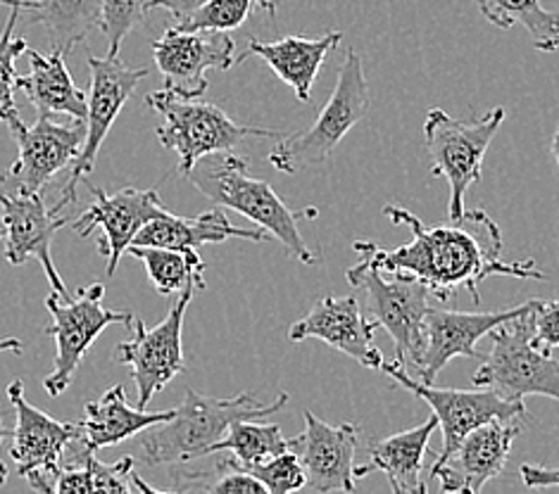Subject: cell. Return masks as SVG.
Here are the masks:
<instances>
[{"label": "cell", "instance_id": "25", "mask_svg": "<svg viewBox=\"0 0 559 494\" xmlns=\"http://www.w3.org/2000/svg\"><path fill=\"white\" fill-rule=\"evenodd\" d=\"M171 411H145L127 402L122 385L110 387L103 397L93 399L84 407V419L79 423L82 443L88 451L115 447L124 439L143 433L155 423H163Z\"/></svg>", "mask_w": 559, "mask_h": 494}, {"label": "cell", "instance_id": "40", "mask_svg": "<svg viewBox=\"0 0 559 494\" xmlns=\"http://www.w3.org/2000/svg\"><path fill=\"white\" fill-rule=\"evenodd\" d=\"M10 433H12V431L3 423V413H0V445H3L5 437H10ZM5 480H8V469H5L3 459H0V485H5Z\"/></svg>", "mask_w": 559, "mask_h": 494}, {"label": "cell", "instance_id": "29", "mask_svg": "<svg viewBox=\"0 0 559 494\" xmlns=\"http://www.w3.org/2000/svg\"><path fill=\"white\" fill-rule=\"evenodd\" d=\"M474 3L498 29L522 24L536 50H559V10H545L540 0H474Z\"/></svg>", "mask_w": 559, "mask_h": 494}, {"label": "cell", "instance_id": "24", "mask_svg": "<svg viewBox=\"0 0 559 494\" xmlns=\"http://www.w3.org/2000/svg\"><path fill=\"white\" fill-rule=\"evenodd\" d=\"M436 429L438 421L431 417L417 429L379 439L377 445H371V461L355 466V478H367L369 473L381 471L389 478L395 494H426L429 483L424 480V461Z\"/></svg>", "mask_w": 559, "mask_h": 494}, {"label": "cell", "instance_id": "15", "mask_svg": "<svg viewBox=\"0 0 559 494\" xmlns=\"http://www.w3.org/2000/svg\"><path fill=\"white\" fill-rule=\"evenodd\" d=\"M0 207H3V257L12 266H22L26 260H36L44 266L48 284L62 300H72L68 286L52 262V238L68 224L56 205L48 207L44 195L3 193L0 191Z\"/></svg>", "mask_w": 559, "mask_h": 494}, {"label": "cell", "instance_id": "20", "mask_svg": "<svg viewBox=\"0 0 559 494\" xmlns=\"http://www.w3.org/2000/svg\"><path fill=\"white\" fill-rule=\"evenodd\" d=\"M359 425H331L305 411V431L288 439V449L298 454L305 478L312 492H353L355 490V451Z\"/></svg>", "mask_w": 559, "mask_h": 494}, {"label": "cell", "instance_id": "3", "mask_svg": "<svg viewBox=\"0 0 559 494\" xmlns=\"http://www.w3.org/2000/svg\"><path fill=\"white\" fill-rule=\"evenodd\" d=\"M288 405V395L278 393L272 402H260L258 393H241L231 399L207 397L186 390L183 402L171 409V417L143 431L141 461L148 466L189 463L210 457L212 447L226 435L234 423L246 419H267Z\"/></svg>", "mask_w": 559, "mask_h": 494}, {"label": "cell", "instance_id": "22", "mask_svg": "<svg viewBox=\"0 0 559 494\" xmlns=\"http://www.w3.org/2000/svg\"><path fill=\"white\" fill-rule=\"evenodd\" d=\"M343 34L331 32L324 36H286L278 41H260V38H250L248 48L236 62H243L246 58L255 56L272 67V72L282 79L296 98L302 103H310L312 88L322 70L329 52H334L341 44Z\"/></svg>", "mask_w": 559, "mask_h": 494}, {"label": "cell", "instance_id": "14", "mask_svg": "<svg viewBox=\"0 0 559 494\" xmlns=\"http://www.w3.org/2000/svg\"><path fill=\"white\" fill-rule=\"evenodd\" d=\"M8 399L15 407V431L10 433V457L20 469V475L29 480L36 492L56 494V480L64 451L74 439H82L79 423H64L48 417L46 411L29 405L24 397V381H12Z\"/></svg>", "mask_w": 559, "mask_h": 494}, {"label": "cell", "instance_id": "41", "mask_svg": "<svg viewBox=\"0 0 559 494\" xmlns=\"http://www.w3.org/2000/svg\"><path fill=\"white\" fill-rule=\"evenodd\" d=\"M22 350H24V342L20 338H3V340H0V354H5V352L20 354Z\"/></svg>", "mask_w": 559, "mask_h": 494}, {"label": "cell", "instance_id": "28", "mask_svg": "<svg viewBox=\"0 0 559 494\" xmlns=\"http://www.w3.org/2000/svg\"><path fill=\"white\" fill-rule=\"evenodd\" d=\"M127 255L136 257L145 266L159 296H179L186 288L205 290V262L198 250L129 245Z\"/></svg>", "mask_w": 559, "mask_h": 494}, {"label": "cell", "instance_id": "34", "mask_svg": "<svg viewBox=\"0 0 559 494\" xmlns=\"http://www.w3.org/2000/svg\"><path fill=\"white\" fill-rule=\"evenodd\" d=\"M246 471L260 480L264 490H267V494L300 492V490H305V483H308L298 454L290 449L276 454V457H272L267 461L248 466Z\"/></svg>", "mask_w": 559, "mask_h": 494}, {"label": "cell", "instance_id": "8", "mask_svg": "<svg viewBox=\"0 0 559 494\" xmlns=\"http://www.w3.org/2000/svg\"><path fill=\"white\" fill-rule=\"evenodd\" d=\"M350 286L367 292V312L395 342V362L417 371L424 352V322L429 314V288L407 274H383L367 260L345 272Z\"/></svg>", "mask_w": 559, "mask_h": 494}, {"label": "cell", "instance_id": "18", "mask_svg": "<svg viewBox=\"0 0 559 494\" xmlns=\"http://www.w3.org/2000/svg\"><path fill=\"white\" fill-rule=\"evenodd\" d=\"M534 302L536 300H528L498 312H457L445 310V306H429L424 322V352L417 366L419 381L436 383L438 373L455 357H469L481 362L484 352L476 350V342L496 326L524 314Z\"/></svg>", "mask_w": 559, "mask_h": 494}, {"label": "cell", "instance_id": "4", "mask_svg": "<svg viewBox=\"0 0 559 494\" xmlns=\"http://www.w3.org/2000/svg\"><path fill=\"white\" fill-rule=\"evenodd\" d=\"M488 333L490 352L472 376L474 387H490L508 399L543 395L559 402V357L536 338V306Z\"/></svg>", "mask_w": 559, "mask_h": 494}, {"label": "cell", "instance_id": "36", "mask_svg": "<svg viewBox=\"0 0 559 494\" xmlns=\"http://www.w3.org/2000/svg\"><path fill=\"white\" fill-rule=\"evenodd\" d=\"M56 494H93V478L84 457L79 463L60 466L58 480H56Z\"/></svg>", "mask_w": 559, "mask_h": 494}, {"label": "cell", "instance_id": "44", "mask_svg": "<svg viewBox=\"0 0 559 494\" xmlns=\"http://www.w3.org/2000/svg\"><path fill=\"white\" fill-rule=\"evenodd\" d=\"M550 150H552V157H555V162H557V167H559V122H557V129H555V133H552Z\"/></svg>", "mask_w": 559, "mask_h": 494}, {"label": "cell", "instance_id": "26", "mask_svg": "<svg viewBox=\"0 0 559 494\" xmlns=\"http://www.w3.org/2000/svg\"><path fill=\"white\" fill-rule=\"evenodd\" d=\"M26 58H29L32 72L17 79V88L26 93L36 115H68L86 122V93L74 84L62 52L52 50L50 56H44L38 50H26Z\"/></svg>", "mask_w": 559, "mask_h": 494}, {"label": "cell", "instance_id": "1", "mask_svg": "<svg viewBox=\"0 0 559 494\" xmlns=\"http://www.w3.org/2000/svg\"><path fill=\"white\" fill-rule=\"evenodd\" d=\"M383 217L395 226H407L412 243L381 248L371 240H355L353 248L383 274H407L419 278L438 302H448L460 288H467L478 304V284L488 276H514L545 280L534 260L504 262L502 233L484 209L464 212L450 224L426 226L417 215L397 205H383Z\"/></svg>", "mask_w": 559, "mask_h": 494}, {"label": "cell", "instance_id": "23", "mask_svg": "<svg viewBox=\"0 0 559 494\" xmlns=\"http://www.w3.org/2000/svg\"><path fill=\"white\" fill-rule=\"evenodd\" d=\"M229 238H243L252 243H267L272 236L262 229H238L222 207L203 212L198 217H179L171 215L169 209L159 212L134 238L131 245H153V248H169V250H198L203 245H217Z\"/></svg>", "mask_w": 559, "mask_h": 494}, {"label": "cell", "instance_id": "37", "mask_svg": "<svg viewBox=\"0 0 559 494\" xmlns=\"http://www.w3.org/2000/svg\"><path fill=\"white\" fill-rule=\"evenodd\" d=\"M536 338L540 345L559 350V300L545 302L536 306Z\"/></svg>", "mask_w": 559, "mask_h": 494}, {"label": "cell", "instance_id": "43", "mask_svg": "<svg viewBox=\"0 0 559 494\" xmlns=\"http://www.w3.org/2000/svg\"><path fill=\"white\" fill-rule=\"evenodd\" d=\"M282 0H255V5H260L264 12H270V15L274 17L276 15V8Z\"/></svg>", "mask_w": 559, "mask_h": 494}, {"label": "cell", "instance_id": "5", "mask_svg": "<svg viewBox=\"0 0 559 494\" xmlns=\"http://www.w3.org/2000/svg\"><path fill=\"white\" fill-rule=\"evenodd\" d=\"M145 103L163 115L165 122L157 126V141L177 155L183 177L198 159L234 150L246 138H272L276 133L272 129L238 124L217 105L205 103L203 96H186L169 86L151 93Z\"/></svg>", "mask_w": 559, "mask_h": 494}, {"label": "cell", "instance_id": "9", "mask_svg": "<svg viewBox=\"0 0 559 494\" xmlns=\"http://www.w3.org/2000/svg\"><path fill=\"white\" fill-rule=\"evenodd\" d=\"M381 371L389 373L395 385L405 387L412 395L424 399L431 407L438 421V429L443 431V449L436 454L433 463H441L448 454H452L467 433L488 421H512L528 419L524 399H508L498 395L490 387H474V390H457V387H436L433 383H421L409 376V371L401 362H385Z\"/></svg>", "mask_w": 559, "mask_h": 494}, {"label": "cell", "instance_id": "39", "mask_svg": "<svg viewBox=\"0 0 559 494\" xmlns=\"http://www.w3.org/2000/svg\"><path fill=\"white\" fill-rule=\"evenodd\" d=\"M203 3H207V0H151V8H163L167 12H171V17H175L177 22L186 20L191 15L193 10L201 8Z\"/></svg>", "mask_w": 559, "mask_h": 494}, {"label": "cell", "instance_id": "27", "mask_svg": "<svg viewBox=\"0 0 559 494\" xmlns=\"http://www.w3.org/2000/svg\"><path fill=\"white\" fill-rule=\"evenodd\" d=\"M29 22L46 26L52 50L64 58L88 38L93 29H100V0H34Z\"/></svg>", "mask_w": 559, "mask_h": 494}, {"label": "cell", "instance_id": "10", "mask_svg": "<svg viewBox=\"0 0 559 494\" xmlns=\"http://www.w3.org/2000/svg\"><path fill=\"white\" fill-rule=\"evenodd\" d=\"M103 298V284L82 288L72 300H62L56 290L46 298V310L52 316V326H48L46 333L56 338V362H52V373L44 381L50 397H60L68 390L79 364L105 328L110 324H124L129 328L134 322L131 312L105 310Z\"/></svg>", "mask_w": 559, "mask_h": 494}, {"label": "cell", "instance_id": "19", "mask_svg": "<svg viewBox=\"0 0 559 494\" xmlns=\"http://www.w3.org/2000/svg\"><path fill=\"white\" fill-rule=\"evenodd\" d=\"M519 433L522 419L478 425L441 463L431 466V478L441 483V492H481L486 483L504 471Z\"/></svg>", "mask_w": 559, "mask_h": 494}, {"label": "cell", "instance_id": "33", "mask_svg": "<svg viewBox=\"0 0 559 494\" xmlns=\"http://www.w3.org/2000/svg\"><path fill=\"white\" fill-rule=\"evenodd\" d=\"M151 0H100V29L108 38V56H119L124 38L143 24Z\"/></svg>", "mask_w": 559, "mask_h": 494}, {"label": "cell", "instance_id": "32", "mask_svg": "<svg viewBox=\"0 0 559 494\" xmlns=\"http://www.w3.org/2000/svg\"><path fill=\"white\" fill-rule=\"evenodd\" d=\"M255 0H207L175 26L183 32H234L250 17Z\"/></svg>", "mask_w": 559, "mask_h": 494}, {"label": "cell", "instance_id": "42", "mask_svg": "<svg viewBox=\"0 0 559 494\" xmlns=\"http://www.w3.org/2000/svg\"><path fill=\"white\" fill-rule=\"evenodd\" d=\"M0 5H5V8H22V10H32L34 0H0Z\"/></svg>", "mask_w": 559, "mask_h": 494}, {"label": "cell", "instance_id": "13", "mask_svg": "<svg viewBox=\"0 0 559 494\" xmlns=\"http://www.w3.org/2000/svg\"><path fill=\"white\" fill-rule=\"evenodd\" d=\"M8 131L15 138L20 155L17 162L0 177L3 193L41 195L46 185L74 162L86 141V122L82 119L58 124L48 115H38L32 126L17 122Z\"/></svg>", "mask_w": 559, "mask_h": 494}, {"label": "cell", "instance_id": "6", "mask_svg": "<svg viewBox=\"0 0 559 494\" xmlns=\"http://www.w3.org/2000/svg\"><path fill=\"white\" fill-rule=\"evenodd\" d=\"M367 112L369 86L362 58L350 48L338 72L336 88L314 124L278 141L270 153V165L282 173H296L302 167L326 162L336 145L345 138V133L362 122Z\"/></svg>", "mask_w": 559, "mask_h": 494}, {"label": "cell", "instance_id": "21", "mask_svg": "<svg viewBox=\"0 0 559 494\" xmlns=\"http://www.w3.org/2000/svg\"><path fill=\"white\" fill-rule=\"evenodd\" d=\"M374 318L365 316L362 306L357 298H322L308 316L298 318L288 330L290 342H302L317 338L326 342L334 350L343 352L345 357L355 359L359 366L365 369H381L383 354L374 345Z\"/></svg>", "mask_w": 559, "mask_h": 494}, {"label": "cell", "instance_id": "12", "mask_svg": "<svg viewBox=\"0 0 559 494\" xmlns=\"http://www.w3.org/2000/svg\"><path fill=\"white\" fill-rule=\"evenodd\" d=\"M91 70V88L86 93L88 112H86V141L82 145V153L76 155L72 162L70 179L64 183L62 197L56 203L58 209L74 205L79 200V183H82L88 173L96 167L98 150L103 141L108 138L112 124L117 122L119 112L127 105V100L134 96L136 86L148 76L145 67L131 70L119 56H105V58H88Z\"/></svg>", "mask_w": 559, "mask_h": 494}, {"label": "cell", "instance_id": "35", "mask_svg": "<svg viewBox=\"0 0 559 494\" xmlns=\"http://www.w3.org/2000/svg\"><path fill=\"white\" fill-rule=\"evenodd\" d=\"M84 461L88 463V471L93 478V492H112V494H127L134 492V457H122L115 463H103L93 451L84 449Z\"/></svg>", "mask_w": 559, "mask_h": 494}, {"label": "cell", "instance_id": "31", "mask_svg": "<svg viewBox=\"0 0 559 494\" xmlns=\"http://www.w3.org/2000/svg\"><path fill=\"white\" fill-rule=\"evenodd\" d=\"M22 8H10L8 22L0 32V122H3L8 129L12 124L22 122L17 103H15V91H17V60L26 56L29 50V44L26 38L15 36V24L20 20Z\"/></svg>", "mask_w": 559, "mask_h": 494}, {"label": "cell", "instance_id": "45", "mask_svg": "<svg viewBox=\"0 0 559 494\" xmlns=\"http://www.w3.org/2000/svg\"><path fill=\"white\" fill-rule=\"evenodd\" d=\"M0 240H3V229H0Z\"/></svg>", "mask_w": 559, "mask_h": 494}, {"label": "cell", "instance_id": "7", "mask_svg": "<svg viewBox=\"0 0 559 494\" xmlns=\"http://www.w3.org/2000/svg\"><path fill=\"white\" fill-rule=\"evenodd\" d=\"M502 122L504 108H492L476 122H460L438 108L424 117V145L431 157V171L450 185V219H460L467 212L464 197L474 183L481 181L486 153Z\"/></svg>", "mask_w": 559, "mask_h": 494}, {"label": "cell", "instance_id": "30", "mask_svg": "<svg viewBox=\"0 0 559 494\" xmlns=\"http://www.w3.org/2000/svg\"><path fill=\"white\" fill-rule=\"evenodd\" d=\"M288 449V437H284L276 423H258L252 419L234 423L219 443L212 447L210 457L215 454H231L229 461L238 469H248L260 461H267L276 454Z\"/></svg>", "mask_w": 559, "mask_h": 494}, {"label": "cell", "instance_id": "17", "mask_svg": "<svg viewBox=\"0 0 559 494\" xmlns=\"http://www.w3.org/2000/svg\"><path fill=\"white\" fill-rule=\"evenodd\" d=\"M93 203L86 207L82 217L74 221V231L86 238L96 229L103 231V240H98L100 255L108 257L105 274L115 276L117 264L127 255V248L134 243V238L159 212L167 207L159 200L157 189L139 191V189H119L108 193L98 185H88Z\"/></svg>", "mask_w": 559, "mask_h": 494}, {"label": "cell", "instance_id": "2", "mask_svg": "<svg viewBox=\"0 0 559 494\" xmlns=\"http://www.w3.org/2000/svg\"><path fill=\"white\" fill-rule=\"evenodd\" d=\"M198 191L212 205L222 209H234L248 217L258 229L267 231L284 245L286 255L298 260L302 266H314L319 257L302 238L298 221L314 219L317 209L305 207L293 212L267 181L248 177V162L231 150L207 155L198 159L193 169L186 173Z\"/></svg>", "mask_w": 559, "mask_h": 494}, {"label": "cell", "instance_id": "16", "mask_svg": "<svg viewBox=\"0 0 559 494\" xmlns=\"http://www.w3.org/2000/svg\"><path fill=\"white\" fill-rule=\"evenodd\" d=\"M153 60L169 88L201 98L207 91V72H226L236 64V41L229 32L169 29L153 44Z\"/></svg>", "mask_w": 559, "mask_h": 494}, {"label": "cell", "instance_id": "38", "mask_svg": "<svg viewBox=\"0 0 559 494\" xmlns=\"http://www.w3.org/2000/svg\"><path fill=\"white\" fill-rule=\"evenodd\" d=\"M522 480L531 490H545V487H559V466L548 469V466L536 463H522Z\"/></svg>", "mask_w": 559, "mask_h": 494}, {"label": "cell", "instance_id": "11", "mask_svg": "<svg viewBox=\"0 0 559 494\" xmlns=\"http://www.w3.org/2000/svg\"><path fill=\"white\" fill-rule=\"evenodd\" d=\"M195 296V288L179 292L177 302L169 306L167 316L153 328H145L139 316L131 322L134 338L119 342L115 350V362L131 369V378L139 390V409H148L151 399L165 390L179 373H183V316Z\"/></svg>", "mask_w": 559, "mask_h": 494}]
</instances>
